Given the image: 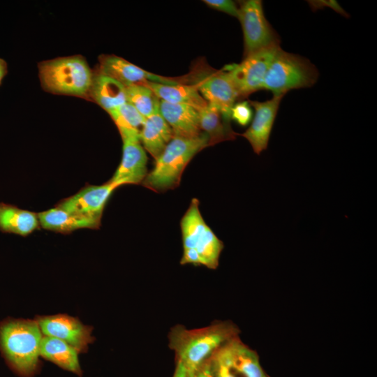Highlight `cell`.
Wrapping results in <instances>:
<instances>
[{
    "label": "cell",
    "mask_w": 377,
    "mask_h": 377,
    "mask_svg": "<svg viewBox=\"0 0 377 377\" xmlns=\"http://www.w3.org/2000/svg\"><path fill=\"white\" fill-rule=\"evenodd\" d=\"M283 96H273L267 101H249L255 110L250 126L239 135L250 143L253 151L259 155L267 148L270 134Z\"/></svg>",
    "instance_id": "12"
},
{
    "label": "cell",
    "mask_w": 377,
    "mask_h": 377,
    "mask_svg": "<svg viewBox=\"0 0 377 377\" xmlns=\"http://www.w3.org/2000/svg\"><path fill=\"white\" fill-rule=\"evenodd\" d=\"M93 74L80 56L57 58L39 64L43 88L54 94L85 96L89 94Z\"/></svg>",
    "instance_id": "4"
},
{
    "label": "cell",
    "mask_w": 377,
    "mask_h": 377,
    "mask_svg": "<svg viewBox=\"0 0 377 377\" xmlns=\"http://www.w3.org/2000/svg\"><path fill=\"white\" fill-rule=\"evenodd\" d=\"M40 227L38 214L17 207L0 204V230L27 236Z\"/></svg>",
    "instance_id": "21"
},
{
    "label": "cell",
    "mask_w": 377,
    "mask_h": 377,
    "mask_svg": "<svg viewBox=\"0 0 377 377\" xmlns=\"http://www.w3.org/2000/svg\"><path fill=\"white\" fill-rule=\"evenodd\" d=\"M99 72L116 79L125 87L145 82L168 85L188 83V81L184 79L171 78L148 72L115 55H102L99 58Z\"/></svg>",
    "instance_id": "11"
},
{
    "label": "cell",
    "mask_w": 377,
    "mask_h": 377,
    "mask_svg": "<svg viewBox=\"0 0 377 377\" xmlns=\"http://www.w3.org/2000/svg\"><path fill=\"white\" fill-rule=\"evenodd\" d=\"M173 377H191V373L180 362L177 361Z\"/></svg>",
    "instance_id": "31"
},
{
    "label": "cell",
    "mask_w": 377,
    "mask_h": 377,
    "mask_svg": "<svg viewBox=\"0 0 377 377\" xmlns=\"http://www.w3.org/2000/svg\"><path fill=\"white\" fill-rule=\"evenodd\" d=\"M6 71V66L5 62L0 59V82L4 76Z\"/></svg>",
    "instance_id": "32"
},
{
    "label": "cell",
    "mask_w": 377,
    "mask_h": 377,
    "mask_svg": "<svg viewBox=\"0 0 377 377\" xmlns=\"http://www.w3.org/2000/svg\"><path fill=\"white\" fill-rule=\"evenodd\" d=\"M122 138L140 139L145 118L130 103H125L108 112Z\"/></svg>",
    "instance_id": "23"
},
{
    "label": "cell",
    "mask_w": 377,
    "mask_h": 377,
    "mask_svg": "<svg viewBox=\"0 0 377 377\" xmlns=\"http://www.w3.org/2000/svg\"><path fill=\"white\" fill-rule=\"evenodd\" d=\"M318 78L317 68L308 59L281 48L267 72L262 89L271 91L273 96H284L291 89L312 87Z\"/></svg>",
    "instance_id": "5"
},
{
    "label": "cell",
    "mask_w": 377,
    "mask_h": 377,
    "mask_svg": "<svg viewBox=\"0 0 377 377\" xmlns=\"http://www.w3.org/2000/svg\"><path fill=\"white\" fill-rule=\"evenodd\" d=\"M238 20L244 35V57L263 49L280 45L279 36L265 16L260 0L240 3Z\"/></svg>",
    "instance_id": "6"
},
{
    "label": "cell",
    "mask_w": 377,
    "mask_h": 377,
    "mask_svg": "<svg viewBox=\"0 0 377 377\" xmlns=\"http://www.w3.org/2000/svg\"><path fill=\"white\" fill-rule=\"evenodd\" d=\"M174 138L173 133L159 112L145 119L140 132L145 149L156 160Z\"/></svg>",
    "instance_id": "18"
},
{
    "label": "cell",
    "mask_w": 377,
    "mask_h": 377,
    "mask_svg": "<svg viewBox=\"0 0 377 377\" xmlns=\"http://www.w3.org/2000/svg\"><path fill=\"white\" fill-rule=\"evenodd\" d=\"M180 226L183 249H195L200 236L207 227L200 213L198 199H192L187 211L181 219Z\"/></svg>",
    "instance_id": "24"
},
{
    "label": "cell",
    "mask_w": 377,
    "mask_h": 377,
    "mask_svg": "<svg viewBox=\"0 0 377 377\" xmlns=\"http://www.w3.org/2000/svg\"><path fill=\"white\" fill-rule=\"evenodd\" d=\"M127 103L132 105L145 119L159 112L160 99L144 84L126 86Z\"/></svg>",
    "instance_id": "25"
},
{
    "label": "cell",
    "mask_w": 377,
    "mask_h": 377,
    "mask_svg": "<svg viewBox=\"0 0 377 377\" xmlns=\"http://www.w3.org/2000/svg\"><path fill=\"white\" fill-rule=\"evenodd\" d=\"M78 354L77 350L67 343L54 337L43 336L40 346V357L64 370L81 376L82 371Z\"/></svg>",
    "instance_id": "19"
},
{
    "label": "cell",
    "mask_w": 377,
    "mask_h": 377,
    "mask_svg": "<svg viewBox=\"0 0 377 377\" xmlns=\"http://www.w3.org/2000/svg\"><path fill=\"white\" fill-rule=\"evenodd\" d=\"M123 151L120 164L108 181L117 188L124 184H142L147 175V156L140 139L122 138Z\"/></svg>",
    "instance_id": "13"
},
{
    "label": "cell",
    "mask_w": 377,
    "mask_h": 377,
    "mask_svg": "<svg viewBox=\"0 0 377 377\" xmlns=\"http://www.w3.org/2000/svg\"><path fill=\"white\" fill-rule=\"evenodd\" d=\"M40 226L48 230L67 234L82 228L98 229L101 221L69 213L57 207L38 214Z\"/></svg>",
    "instance_id": "17"
},
{
    "label": "cell",
    "mask_w": 377,
    "mask_h": 377,
    "mask_svg": "<svg viewBox=\"0 0 377 377\" xmlns=\"http://www.w3.org/2000/svg\"><path fill=\"white\" fill-rule=\"evenodd\" d=\"M203 2L210 8L238 18L239 8L230 0H205Z\"/></svg>",
    "instance_id": "28"
},
{
    "label": "cell",
    "mask_w": 377,
    "mask_h": 377,
    "mask_svg": "<svg viewBox=\"0 0 377 377\" xmlns=\"http://www.w3.org/2000/svg\"><path fill=\"white\" fill-rule=\"evenodd\" d=\"M191 377H214L211 358L206 360L191 372Z\"/></svg>",
    "instance_id": "30"
},
{
    "label": "cell",
    "mask_w": 377,
    "mask_h": 377,
    "mask_svg": "<svg viewBox=\"0 0 377 377\" xmlns=\"http://www.w3.org/2000/svg\"><path fill=\"white\" fill-rule=\"evenodd\" d=\"M159 112L170 126L174 137L194 138L202 134L199 111L194 108L160 100Z\"/></svg>",
    "instance_id": "14"
},
{
    "label": "cell",
    "mask_w": 377,
    "mask_h": 377,
    "mask_svg": "<svg viewBox=\"0 0 377 377\" xmlns=\"http://www.w3.org/2000/svg\"><path fill=\"white\" fill-rule=\"evenodd\" d=\"M194 84L201 96L207 102L218 108L224 122L230 126L231 109L239 98L237 91L225 69L219 71H207L193 74Z\"/></svg>",
    "instance_id": "8"
},
{
    "label": "cell",
    "mask_w": 377,
    "mask_h": 377,
    "mask_svg": "<svg viewBox=\"0 0 377 377\" xmlns=\"http://www.w3.org/2000/svg\"><path fill=\"white\" fill-rule=\"evenodd\" d=\"M88 95L108 112L127 102L126 87L99 71L93 74Z\"/></svg>",
    "instance_id": "16"
},
{
    "label": "cell",
    "mask_w": 377,
    "mask_h": 377,
    "mask_svg": "<svg viewBox=\"0 0 377 377\" xmlns=\"http://www.w3.org/2000/svg\"><path fill=\"white\" fill-rule=\"evenodd\" d=\"M208 146V138L203 133L194 138L174 137L155 160L154 168L147 173L142 184L157 193L177 188L188 163Z\"/></svg>",
    "instance_id": "3"
},
{
    "label": "cell",
    "mask_w": 377,
    "mask_h": 377,
    "mask_svg": "<svg viewBox=\"0 0 377 377\" xmlns=\"http://www.w3.org/2000/svg\"><path fill=\"white\" fill-rule=\"evenodd\" d=\"M213 355L244 377H266L256 353L237 340L232 339Z\"/></svg>",
    "instance_id": "15"
},
{
    "label": "cell",
    "mask_w": 377,
    "mask_h": 377,
    "mask_svg": "<svg viewBox=\"0 0 377 377\" xmlns=\"http://www.w3.org/2000/svg\"><path fill=\"white\" fill-rule=\"evenodd\" d=\"M44 336L60 339L85 353L94 341L92 327L83 324L78 318L66 314L38 316L35 319Z\"/></svg>",
    "instance_id": "9"
},
{
    "label": "cell",
    "mask_w": 377,
    "mask_h": 377,
    "mask_svg": "<svg viewBox=\"0 0 377 377\" xmlns=\"http://www.w3.org/2000/svg\"><path fill=\"white\" fill-rule=\"evenodd\" d=\"M235 330L232 326L226 323L194 330L177 326L170 334V346L175 351L177 361L191 373L233 339Z\"/></svg>",
    "instance_id": "2"
},
{
    "label": "cell",
    "mask_w": 377,
    "mask_h": 377,
    "mask_svg": "<svg viewBox=\"0 0 377 377\" xmlns=\"http://www.w3.org/2000/svg\"><path fill=\"white\" fill-rule=\"evenodd\" d=\"M117 187L108 182L102 185H88L56 206L69 213L98 221L112 193Z\"/></svg>",
    "instance_id": "10"
},
{
    "label": "cell",
    "mask_w": 377,
    "mask_h": 377,
    "mask_svg": "<svg viewBox=\"0 0 377 377\" xmlns=\"http://www.w3.org/2000/svg\"><path fill=\"white\" fill-rule=\"evenodd\" d=\"M214 377H235L232 370L222 360L215 357L211 356Z\"/></svg>",
    "instance_id": "29"
},
{
    "label": "cell",
    "mask_w": 377,
    "mask_h": 377,
    "mask_svg": "<svg viewBox=\"0 0 377 377\" xmlns=\"http://www.w3.org/2000/svg\"><path fill=\"white\" fill-rule=\"evenodd\" d=\"M280 49V45H273L245 57L238 64L225 66L239 98L262 89L267 72Z\"/></svg>",
    "instance_id": "7"
},
{
    "label": "cell",
    "mask_w": 377,
    "mask_h": 377,
    "mask_svg": "<svg viewBox=\"0 0 377 377\" xmlns=\"http://www.w3.org/2000/svg\"><path fill=\"white\" fill-rule=\"evenodd\" d=\"M223 248V242L207 226L198 241L195 249L200 258L202 265L210 269H215L218 266L219 258Z\"/></svg>",
    "instance_id": "26"
},
{
    "label": "cell",
    "mask_w": 377,
    "mask_h": 377,
    "mask_svg": "<svg viewBox=\"0 0 377 377\" xmlns=\"http://www.w3.org/2000/svg\"><path fill=\"white\" fill-rule=\"evenodd\" d=\"M199 124L202 133L208 138L209 146L234 140L238 135L224 122L218 108L210 103L199 111Z\"/></svg>",
    "instance_id": "22"
},
{
    "label": "cell",
    "mask_w": 377,
    "mask_h": 377,
    "mask_svg": "<svg viewBox=\"0 0 377 377\" xmlns=\"http://www.w3.org/2000/svg\"><path fill=\"white\" fill-rule=\"evenodd\" d=\"M142 84L151 89L160 100L170 103L189 105L198 111L202 110L207 105V102L193 84L181 83L168 85L154 82H145Z\"/></svg>",
    "instance_id": "20"
},
{
    "label": "cell",
    "mask_w": 377,
    "mask_h": 377,
    "mask_svg": "<svg viewBox=\"0 0 377 377\" xmlns=\"http://www.w3.org/2000/svg\"><path fill=\"white\" fill-rule=\"evenodd\" d=\"M43 336L36 320H13L0 327L1 350L20 376L33 377L39 369Z\"/></svg>",
    "instance_id": "1"
},
{
    "label": "cell",
    "mask_w": 377,
    "mask_h": 377,
    "mask_svg": "<svg viewBox=\"0 0 377 377\" xmlns=\"http://www.w3.org/2000/svg\"><path fill=\"white\" fill-rule=\"evenodd\" d=\"M252 116L253 112L249 101H243L235 103L231 109V120H234L242 126L248 125Z\"/></svg>",
    "instance_id": "27"
}]
</instances>
